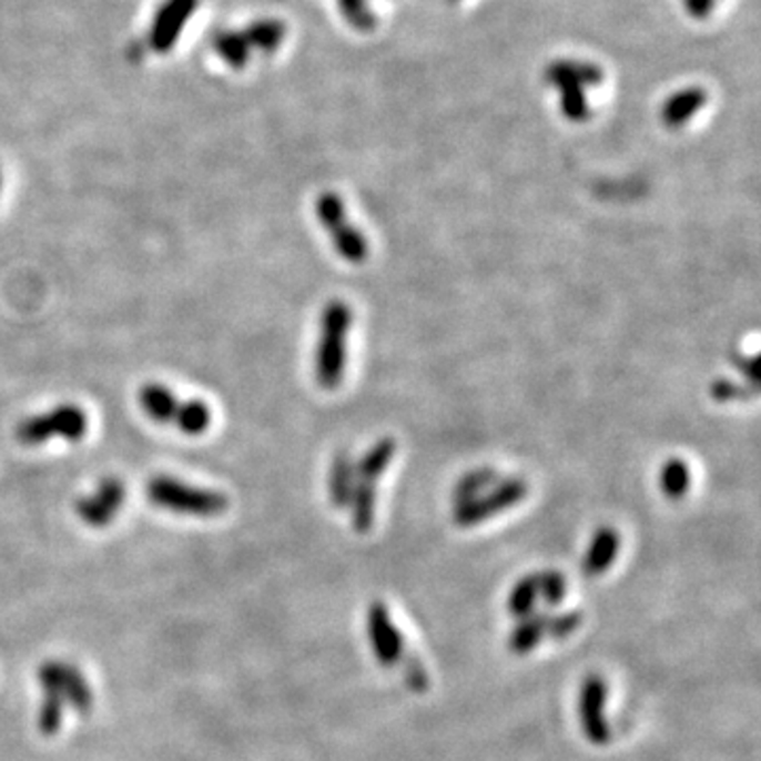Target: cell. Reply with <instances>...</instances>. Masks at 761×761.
Returning a JSON list of instances; mask_svg holds the SVG:
<instances>
[{
	"instance_id": "6da1fadb",
	"label": "cell",
	"mask_w": 761,
	"mask_h": 761,
	"mask_svg": "<svg viewBox=\"0 0 761 761\" xmlns=\"http://www.w3.org/2000/svg\"><path fill=\"white\" fill-rule=\"evenodd\" d=\"M352 307L345 301H331L319 315V341L315 349V379L324 389L343 383L347 364V335L352 328Z\"/></svg>"
},
{
	"instance_id": "7a4b0ae2",
	"label": "cell",
	"mask_w": 761,
	"mask_h": 761,
	"mask_svg": "<svg viewBox=\"0 0 761 761\" xmlns=\"http://www.w3.org/2000/svg\"><path fill=\"white\" fill-rule=\"evenodd\" d=\"M146 497L163 510L189 516H221L229 508V497L214 489L186 485L170 476H155L146 485Z\"/></svg>"
},
{
	"instance_id": "3957f363",
	"label": "cell",
	"mask_w": 761,
	"mask_h": 761,
	"mask_svg": "<svg viewBox=\"0 0 761 761\" xmlns=\"http://www.w3.org/2000/svg\"><path fill=\"white\" fill-rule=\"evenodd\" d=\"M88 413L77 404H60L43 415L28 417L18 426V440L28 447L45 445L47 440L62 436L68 443H79L88 434Z\"/></svg>"
},
{
	"instance_id": "277c9868",
	"label": "cell",
	"mask_w": 761,
	"mask_h": 761,
	"mask_svg": "<svg viewBox=\"0 0 761 761\" xmlns=\"http://www.w3.org/2000/svg\"><path fill=\"white\" fill-rule=\"evenodd\" d=\"M315 216L319 224L328 231L333 246L338 256L352 265H362L368 258V242L358 226L349 224L345 203L333 193L326 191L315 202Z\"/></svg>"
},
{
	"instance_id": "5b68a950",
	"label": "cell",
	"mask_w": 761,
	"mask_h": 761,
	"mask_svg": "<svg viewBox=\"0 0 761 761\" xmlns=\"http://www.w3.org/2000/svg\"><path fill=\"white\" fill-rule=\"evenodd\" d=\"M529 493V485L522 478H508V480H497L491 489L480 493L470 501L457 504L453 510V520L457 527H476L489 518L515 508Z\"/></svg>"
},
{
	"instance_id": "8992f818",
	"label": "cell",
	"mask_w": 761,
	"mask_h": 761,
	"mask_svg": "<svg viewBox=\"0 0 761 761\" xmlns=\"http://www.w3.org/2000/svg\"><path fill=\"white\" fill-rule=\"evenodd\" d=\"M366 635L371 641V650L379 660L380 667L394 669L404 660V641L400 630L396 627L389 609L385 603L375 601L368 605L366 611Z\"/></svg>"
},
{
	"instance_id": "52a82bcc",
	"label": "cell",
	"mask_w": 761,
	"mask_h": 761,
	"mask_svg": "<svg viewBox=\"0 0 761 761\" xmlns=\"http://www.w3.org/2000/svg\"><path fill=\"white\" fill-rule=\"evenodd\" d=\"M39 681L43 690H53L62 696L64 702H68L77 713H90L93 694L88 679L77 667L60 660H49L39 669Z\"/></svg>"
},
{
	"instance_id": "ba28073f",
	"label": "cell",
	"mask_w": 761,
	"mask_h": 761,
	"mask_svg": "<svg viewBox=\"0 0 761 761\" xmlns=\"http://www.w3.org/2000/svg\"><path fill=\"white\" fill-rule=\"evenodd\" d=\"M125 495H128L125 483L114 476H109L91 495L77 499L74 513L90 527H95V529L109 527L112 518L119 515L121 506L125 504Z\"/></svg>"
},
{
	"instance_id": "9c48e42d",
	"label": "cell",
	"mask_w": 761,
	"mask_h": 761,
	"mask_svg": "<svg viewBox=\"0 0 761 761\" xmlns=\"http://www.w3.org/2000/svg\"><path fill=\"white\" fill-rule=\"evenodd\" d=\"M605 702H607V686L601 674L586 677L580 690V723L586 739L595 747H605L611 740V728L605 719Z\"/></svg>"
},
{
	"instance_id": "30bf717a",
	"label": "cell",
	"mask_w": 761,
	"mask_h": 761,
	"mask_svg": "<svg viewBox=\"0 0 761 761\" xmlns=\"http://www.w3.org/2000/svg\"><path fill=\"white\" fill-rule=\"evenodd\" d=\"M620 552V536L613 527H601L586 550L582 569L588 578H599L607 569L616 562V557Z\"/></svg>"
},
{
	"instance_id": "8fae6325",
	"label": "cell",
	"mask_w": 761,
	"mask_h": 761,
	"mask_svg": "<svg viewBox=\"0 0 761 761\" xmlns=\"http://www.w3.org/2000/svg\"><path fill=\"white\" fill-rule=\"evenodd\" d=\"M709 100V93L702 88H686V90L674 91L671 98L664 102L660 116L662 123L669 130H679L686 123H690V119L704 109Z\"/></svg>"
},
{
	"instance_id": "7c38bea8",
	"label": "cell",
	"mask_w": 761,
	"mask_h": 761,
	"mask_svg": "<svg viewBox=\"0 0 761 761\" xmlns=\"http://www.w3.org/2000/svg\"><path fill=\"white\" fill-rule=\"evenodd\" d=\"M546 81L557 88L559 83H578L582 88H597L603 83L605 74L601 67L580 62V60H557L546 68Z\"/></svg>"
},
{
	"instance_id": "4fadbf2b",
	"label": "cell",
	"mask_w": 761,
	"mask_h": 761,
	"mask_svg": "<svg viewBox=\"0 0 761 761\" xmlns=\"http://www.w3.org/2000/svg\"><path fill=\"white\" fill-rule=\"evenodd\" d=\"M354 483H356V461L347 450H341L333 459L331 478H328L331 501L336 510H347L352 491H354Z\"/></svg>"
},
{
	"instance_id": "5bb4252c",
	"label": "cell",
	"mask_w": 761,
	"mask_h": 761,
	"mask_svg": "<svg viewBox=\"0 0 761 761\" xmlns=\"http://www.w3.org/2000/svg\"><path fill=\"white\" fill-rule=\"evenodd\" d=\"M550 630V616L548 613H529L522 620H518L510 639L508 650L515 656H527L538 648L544 637H548Z\"/></svg>"
},
{
	"instance_id": "9a60e30c",
	"label": "cell",
	"mask_w": 761,
	"mask_h": 761,
	"mask_svg": "<svg viewBox=\"0 0 761 761\" xmlns=\"http://www.w3.org/2000/svg\"><path fill=\"white\" fill-rule=\"evenodd\" d=\"M140 404L144 408V413L155 419L158 424H170L176 419L179 413L180 400L174 396L172 389H168L161 383H146L140 387Z\"/></svg>"
},
{
	"instance_id": "2e32d148",
	"label": "cell",
	"mask_w": 761,
	"mask_h": 761,
	"mask_svg": "<svg viewBox=\"0 0 761 761\" xmlns=\"http://www.w3.org/2000/svg\"><path fill=\"white\" fill-rule=\"evenodd\" d=\"M347 508L352 510L354 531L359 536L368 534L375 525V515H377V485L356 478Z\"/></svg>"
},
{
	"instance_id": "e0dca14e",
	"label": "cell",
	"mask_w": 761,
	"mask_h": 761,
	"mask_svg": "<svg viewBox=\"0 0 761 761\" xmlns=\"http://www.w3.org/2000/svg\"><path fill=\"white\" fill-rule=\"evenodd\" d=\"M396 448L398 447H396L394 438L377 440L373 447L364 453V457H359V461L356 464V478L379 485L383 474L392 466V461L396 457Z\"/></svg>"
},
{
	"instance_id": "ac0fdd59",
	"label": "cell",
	"mask_w": 761,
	"mask_h": 761,
	"mask_svg": "<svg viewBox=\"0 0 761 761\" xmlns=\"http://www.w3.org/2000/svg\"><path fill=\"white\" fill-rule=\"evenodd\" d=\"M690 485H692V471H690V466L683 459L672 457L662 466V470H660V489H662L667 499H671V501L683 499L688 491H690Z\"/></svg>"
},
{
	"instance_id": "d6986e66",
	"label": "cell",
	"mask_w": 761,
	"mask_h": 761,
	"mask_svg": "<svg viewBox=\"0 0 761 761\" xmlns=\"http://www.w3.org/2000/svg\"><path fill=\"white\" fill-rule=\"evenodd\" d=\"M497 471L491 468H476V470L464 474L455 487H453V504H464L470 501L474 497H478L480 493L491 489L493 485L497 483Z\"/></svg>"
},
{
	"instance_id": "ffe728a7",
	"label": "cell",
	"mask_w": 761,
	"mask_h": 761,
	"mask_svg": "<svg viewBox=\"0 0 761 761\" xmlns=\"http://www.w3.org/2000/svg\"><path fill=\"white\" fill-rule=\"evenodd\" d=\"M539 599V582L538 574H529L522 576L518 582L515 584L510 597H508V611L510 616H515L516 620H522L525 616L534 613V607Z\"/></svg>"
},
{
	"instance_id": "44dd1931",
	"label": "cell",
	"mask_w": 761,
	"mask_h": 761,
	"mask_svg": "<svg viewBox=\"0 0 761 761\" xmlns=\"http://www.w3.org/2000/svg\"><path fill=\"white\" fill-rule=\"evenodd\" d=\"M174 424L189 436H200L203 432H207V427L212 424V410L203 400L180 403Z\"/></svg>"
},
{
	"instance_id": "7402d4cb",
	"label": "cell",
	"mask_w": 761,
	"mask_h": 761,
	"mask_svg": "<svg viewBox=\"0 0 761 761\" xmlns=\"http://www.w3.org/2000/svg\"><path fill=\"white\" fill-rule=\"evenodd\" d=\"M560 111L571 123H584L590 116V109L586 102V93L578 83H559Z\"/></svg>"
},
{
	"instance_id": "603a6c76",
	"label": "cell",
	"mask_w": 761,
	"mask_h": 761,
	"mask_svg": "<svg viewBox=\"0 0 761 761\" xmlns=\"http://www.w3.org/2000/svg\"><path fill=\"white\" fill-rule=\"evenodd\" d=\"M43 702H41V711H39V730L45 737H53L58 734L60 726H62V717H64V698L53 692V690H43Z\"/></svg>"
},
{
	"instance_id": "cb8c5ba5",
	"label": "cell",
	"mask_w": 761,
	"mask_h": 761,
	"mask_svg": "<svg viewBox=\"0 0 761 761\" xmlns=\"http://www.w3.org/2000/svg\"><path fill=\"white\" fill-rule=\"evenodd\" d=\"M343 18L359 32H373L377 28V16L366 0H336Z\"/></svg>"
},
{
	"instance_id": "d4e9b609",
	"label": "cell",
	"mask_w": 761,
	"mask_h": 761,
	"mask_svg": "<svg viewBox=\"0 0 761 761\" xmlns=\"http://www.w3.org/2000/svg\"><path fill=\"white\" fill-rule=\"evenodd\" d=\"M539 597L541 601L548 607H557L562 603L565 595H567V580L560 571L548 569V571H538Z\"/></svg>"
},
{
	"instance_id": "484cf974",
	"label": "cell",
	"mask_w": 761,
	"mask_h": 761,
	"mask_svg": "<svg viewBox=\"0 0 761 761\" xmlns=\"http://www.w3.org/2000/svg\"><path fill=\"white\" fill-rule=\"evenodd\" d=\"M709 392L716 403H739L753 398L758 394V387H747L732 379H717Z\"/></svg>"
},
{
	"instance_id": "4316f807",
	"label": "cell",
	"mask_w": 761,
	"mask_h": 761,
	"mask_svg": "<svg viewBox=\"0 0 761 761\" xmlns=\"http://www.w3.org/2000/svg\"><path fill=\"white\" fill-rule=\"evenodd\" d=\"M584 616L580 611H567L559 616H550V630L548 637L552 639H567L574 635L578 628L582 627Z\"/></svg>"
},
{
	"instance_id": "83f0119b",
	"label": "cell",
	"mask_w": 761,
	"mask_h": 761,
	"mask_svg": "<svg viewBox=\"0 0 761 761\" xmlns=\"http://www.w3.org/2000/svg\"><path fill=\"white\" fill-rule=\"evenodd\" d=\"M403 662H406V669H404V681H406V686L413 690V692H417V694H422V692H426L427 686H429V677H427V671L426 667L417 660V658H404Z\"/></svg>"
},
{
	"instance_id": "f1b7e54d",
	"label": "cell",
	"mask_w": 761,
	"mask_h": 761,
	"mask_svg": "<svg viewBox=\"0 0 761 761\" xmlns=\"http://www.w3.org/2000/svg\"><path fill=\"white\" fill-rule=\"evenodd\" d=\"M732 364L739 368L740 373L751 380V385L758 387V358L755 356H744L740 352H732Z\"/></svg>"
},
{
	"instance_id": "f546056e",
	"label": "cell",
	"mask_w": 761,
	"mask_h": 761,
	"mask_svg": "<svg viewBox=\"0 0 761 761\" xmlns=\"http://www.w3.org/2000/svg\"><path fill=\"white\" fill-rule=\"evenodd\" d=\"M683 4L694 20H707L716 9V0H683Z\"/></svg>"
},
{
	"instance_id": "4dcf8cb0",
	"label": "cell",
	"mask_w": 761,
	"mask_h": 761,
	"mask_svg": "<svg viewBox=\"0 0 761 761\" xmlns=\"http://www.w3.org/2000/svg\"><path fill=\"white\" fill-rule=\"evenodd\" d=\"M0 182H2V179H0Z\"/></svg>"
}]
</instances>
